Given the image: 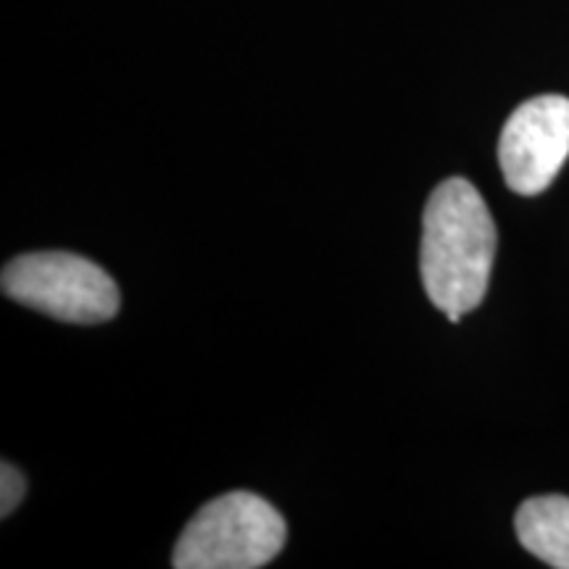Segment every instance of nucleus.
<instances>
[{
	"label": "nucleus",
	"mask_w": 569,
	"mask_h": 569,
	"mask_svg": "<svg viewBox=\"0 0 569 569\" xmlns=\"http://www.w3.org/2000/svg\"><path fill=\"white\" fill-rule=\"evenodd\" d=\"M498 248L496 222L486 201L465 177H451L432 190L422 219L425 293L443 315H467L488 293Z\"/></svg>",
	"instance_id": "f257e3e1"
},
{
	"label": "nucleus",
	"mask_w": 569,
	"mask_h": 569,
	"mask_svg": "<svg viewBox=\"0 0 569 569\" xmlns=\"http://www.w3.org/2000/svg\"><path fill=\"white\" fill-rule=\"evenodd\" d=\"M288 525L261 496L232 490L198 511L177 540V569H256L284 549Z\"/></svg>",
	"instance_id": "f03ea898"
},
{
	"label": "nucleus",
	"mask_w": 569,
	"mask_h": 569,
	"mask_svg": "<svg viewBox=\"0 0 569 569\" xmlns=\"http://www.w3.org/2000/svg\"><path fill=\"white\" fill-rule=\"evenodd\" d=\"M3 293L21 306L74 325L109 322L119 311L111 274L77 253H27L6 264Z\"/></svg>",
	"instance_id": "7ed1b4c3"
},
{
	"label": "nucleus",
	"mask_w": 569,
	"mask_h": 569,
	"mask_svg": "<svg viewBox=\"0 0 569 569\" xmlns=\"http://www.w3.org/2000/svg\"><path fill=\"white\" fill-rule=\"evenodd\" d=\"M567 159L569 98L538 96L515 109L498 140V163L509 190L525 198L543 193Z\"/></svg>",
	"instance_id": "20e7f679"
},
{
	"label": "nucleus",
	"mask_w": 569,
	"mask_h": 569,
	"mask_svg": "<svg viewBox=\"0 0 569 569\" xmlns=\"http://www.w3.org/2000/svg\"><path fill=\"white\" fill-rule=\"evenodd\" d=\"M519 543L549 567L569 569V498L532 496L517 509Z\"/></svg>",
	"instance_id": "39448f33"
},
{
	"label": "nucleus",
	"mask_w": 569,
	"mask_h": 569,
	"mask_svg": "<svg viewBox=\"0 0 569 569\" xmlns=\"http://www.w3.org/2000/svg\"><path fill=\"white\" fill-rule=\"evenodd\" d=\"M0 515L9 517L13 509L19 507L21 498H24V478H21V472L17 467H11L9 461H3V467H0Z\"/></svg>",
	"instance_id": "423d86ee"
}]
</instances>
